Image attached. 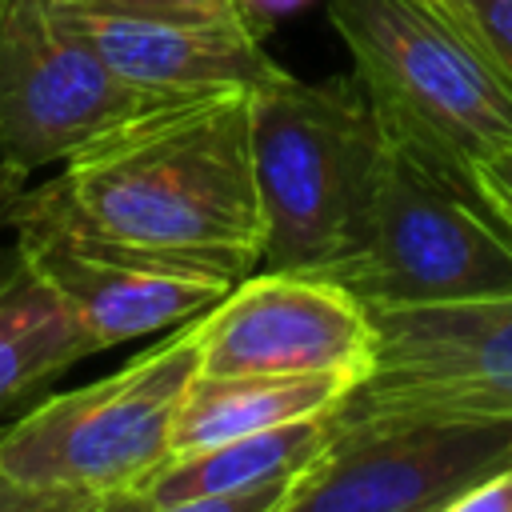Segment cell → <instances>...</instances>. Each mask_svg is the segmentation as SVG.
I'll return each mask as SVG.
<instances>
[{
    "instance_id": "cell-21",
    "label": "cell",
    "mask_w": 512,
    "mask_h": 512,
    "mask_svg": "<svg viewBox=\"0 0 512 512\" xmlns=\"http://www.w3.org/2000/svg\"><path fill=\"white\" fill-rule=\"evenodd\" d=\"M308 0H236V12H240V20L264 40L284 16H292V12H300Z\"/></svg>"
},
{
    "instance_id": "cell-10",
    "label": "cell",
    "mask_w": 512,
    "mask_h": 512,
    "mask_svg": "<svg viewBox=\"0 0 512 512\" xmlns=\"http://www.w3.org/2000/svg\"><path fill=\"white\" fill-rule=\"evenodd\" d=\"M0 224L12 228V248L20 264H28L48 284V292L76 316V324L100 344V352L132 336L176 328L208 312L232 288L212 276L148 264L116 248L88 244L28 216L4 212Z\"/></svg>"
},
{
    "instance_id": "cell-9",
    "label": "cell",
    "mask_w": 512,
    "mask_h": 512,
    "mask_svg": "<svg viewBox=\"0 0 512 512\" xmlns=\"http://www.w3.org/2000/svg\"><path fill=\"white\" fill-rule=\"evenodd\" d=\"M368 368V308L316 272H248L200 316V376L360 380Z\"/></svg>"
},
{
    "instance_id": "cell-22",
    "label": "cell",
    "mask_w": 512,
    "mask_h": 512,
    "mask_svg": "<svg viewBox=\"0 0 512 512\" xmlns=\"http://www.w3.org/2000/svg\"><path fill=\"white\" fill-rule=\"evenodd\" d=\"M12 260H16V252H0V276L12 268Z\"/></svg>"
},
{
    "instance_id": "cell-15",
    "label": "cell",
    "mask_w": 512,
    "mask_h": 512,
    "mask_svg": "<svg viewBox=\"0 0 512 512\" xmlns=\"http://www.w3.org/2000/svg\"><path fill=\"white\" fill-rule=\"evenodd\" d=\"M496 64L512 88V0H432Z\"/></svg>"
},
{
    "instance_id": "cell-6",
    "label": "cell",
    "mask_w": 512,
    "mask_h": 512,
    "mask_svg": "<svg viewBox=\"0 0 512 512\" xmlns=\"http://www.w3.org/2000/svg\"><path fill=\"white\" fill-rule=\"evenodd\" d=\"M372 368L336 404V432L512 420V296L368 308Z\"/></svg>"
},
{
    "instance_id": "cell-13",
    "label": "cell",
    "mask_w": 512,
    "mask_h": 512,
    "mask_svg": "<svg viewBox=\"0 0 512 512\" xmlns=\"http://www.w3.org/2000/svg\"><path fill=\"white\" fill-rule=\"evenodd\" d=\"M352 376H196L172 424V456L332 412Z\"/></svg>"
},
{
    "instance_id": "cell-14",
    "label": "cell",
    "mask_w": 512,
    "mask_h": 512,
    "mask_svg": "<svg viewBox=\"0 0 512 512\" xmlns=\"http://www.w3.org/2000/svg\"><path fill=\"white\" fill-rule=\"evenodd\" d=\"M92 352H100V344L16 256L0 276V408Z\"/></svg>"
},
{
    "instance_id": "cell-12",
    "label": "cell",
    "mask_w": 512,
    "mask_h": 512,
    "mask_svg": "<svg viewBox=\"0 0 512 512\" xmlns=\"http://www.w3.org/2000/svg\"><path fill=\"white\" fill-rule=\"evenodd\" d=\"M332 412L296 420V424H280L268 432L236 436V440H224V444H212L200 452L168 456L136 492L148 496L152 504H172V500L236 496V492L268 488V484H292L336 440Z\"/></svg>"
},
{
    "instance_id": "cell-19",
    "label": "cell",
    "mask_w": 512,
    "mask_h": 512,
    "mask_svg": "<svg viewBox=\"0 0 512 512\" xmlns=\"http://www.w3.org/2000/svg\"><path fill=\"white\" fill-rule=\"evenodd\" d=\"M472 184H476L480 200L492 208V216L512 232V144L484 156L472 168Z\"/></svg>"
},
{
    "instance_id": "cell-23",
    "label": "cell",
    "mask_w": 512,
    "mask_h": 512,
    "mask_svg": "<svg viewBox=\"0 0 512 512\" xmlns=\"http://www.w3.org/2000/svg\"><path fill=\"white\" fill-rule=\"evenodd\" d=\"M0 428H4V424H0Z\"/></svg>"
},
{
    "instance_id": "cell-7",
    "label": "cell",
    "mask_w": 512,
    "mask_h": 512,
    "mask_svg": "<svg viewBox=\"0 0 512 512\" xmlns=\"http://www.w3.org/2000/svg\"><path fill=\"white\" fill-rule=\"evenodd\" d=\"M152 104L164 96L124 84L52 0H0V192Z\"/></svg>"
},
{
    "instance_id": "cell-20",
    "label": "cell",
    "mask_w": 512,
    "mask_h": 512,
    "mask_svg": "<svg viewBox=\"0 0 512 512\" xmlns=\"http://www.w3.org/2000/svg\"><path fill=\"white\" fill-rule=\"evenodd\" d=\"M440 512H512V464H504L500 472H492L480 484L464 488Z\"/></svg>"
},
{
    "instance_id": "cell-2",
    "label": "cell",
    "mask_w": 512,
    "mask_h": 512,
    "mask_svg": "<svg viewBox=\"0 0 512 512\" xmlns=\"http://www.w3.org/2000/svg\"><path fill=\"white\" fill-rule=\"evenodd\" d=\"M252 164L264 212L256 272H324L344 260L368 220L384 128L356 76L296 80L252 92Z\"/></svg>"
},
{
    "instance_id": "cell-3",
    "label": "cell",
    "mask_w": 512,
    "mask_h": 512,
    "mask_svg": "<svg viewBox=\"0 0 512 512\" xmlns=\"http://www.w3.org/2000/svg\"><path fill=\"white\" fill-rule=\"evenodd\" d=\"M384 136L448 176L512 144V88L432 0H328Z\"/></svg>"
},
{
    "instance_id": "cell-5",
    "label": "cell",
    "mask_w": 512,
    "mask_h": 512,
    "mask_svg": "<svg viewBox=\"0 0 512 512\" xmlns=\"http://www.w3.org/2000/svg\"><path fill=\"white\" fill-rule=\"evenodd\" d=\"M200 316L168 328L160 344L96 384L56 392L8 420L0 472L84 492L140 488L172 456L180 400L200 376Z\"/></svg>"
},
{
    "instance_id": "cell-4",
    "label": "cell",
    "mask_w": 512,
    "mask_h": 512,
    "mask_svg": "<svg viewBox=\"0 0 512 512\" xmlns=\"http://www.w3.org/2000/svg\"><path fill=\"white\" fill-rule=\"evenodd\" d=\"M316 276L336 280L364 308L512 296V232L476 184L384 136L364 232L344 260Z\"/></svg>"
},
{
    "instance_id": "cell-16",
    "label": "cell",
    "mask_w": 512,
    "mask_h": 512,
    "mask_svg": "<svg viewBox=\"0 0 512 512\" xmlns=\"http://www.w3.org/2000/svg\"><path fill=\"white\" fill-rule=\"evenodd\" d=\"M128 492H84V488H60V484H28V480H12L0 472V512H120Z\"/></svg>"
},
{
    "instance_id": "cell-17",
    "label": "cell",
    "mask_w": 512,
    "mask_h": 512,
    "mask_svg": "<svg viewBox=\"0 0 512 512\" xmlns=\"http://www.w3.org/2000/svg\"><path fill=\"white\" fill-rule=\"evenodd\" d=\"M292 484H268L256 492H236V496H200V500H172V504H152L136 488L124 496L120 512H272Z\"/></svg>"
},
{
    "instance_id": "cell-8",
    "label": "cell",
    "mask_w": 512,
    "mask_h": 512,
    "mask_svg": "<svg viewBox=\"0 0 512 512\" xmlns=\"http://www.w3.org/2000/svg\"><path fill=\"white\" fill-rule=\"evenodd\" d=\"M504 464H512V420L336 432L272 512H440Z\"/></svg>"
},
{
    "instance_id": "cell-1",
    "label": "cell",
    "mask_w": 512,
    "mask_h": 512,
    "mask_svg": "<svg viewBox=\"0 0 512 512\" xmlns=\"http://www.w3.org/2000/svg\"><path fill=\"white\" fill-rule=\"evenodd\" d=\"M248 104L252 92L152 104L72 152L52 180L0 192V216L236 284L264 252Z\"/></svg>"
},
{
    "instance_id": "cell-18",
    "label": "cell",
    "mask_w": 512,
    "mask_h": 512,
    "mask_svg": "<svg viewBox=\"0 0 512 512\" xmlns=\"http://www.w3.org/2000/svg\"><path fill=\"white\" fill-rule=\"evenodd\" d=\"M96 12H128V16H172V20H208L232 16L236 0H64Z\"/></svg>"
},
{
    "instance_id": "cell-11",
    "label": "cell",
    "mask_w": 512,
    "mask_h": 512,
    "mask_svg": "<svg viewBox=\"0 0 512 512\" xmlns=\"http://www.w3.org/2000/svg\"><path fill=\"white\" fill-rule=\"evenodd\" d=\"M56 16L132 88L184 100L208 92H256L284 68L264 52V40L232 16L172 20V16H128L96 12L52 0Z\"/></svg>"
}]
</instances>
